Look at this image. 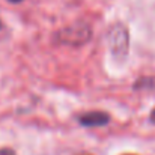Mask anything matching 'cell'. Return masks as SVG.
<instances>
[{"label":"cell","mask_w":155,"mask_h":155,"mask_svg":"<svg viewBox=\"0 0 155 155\" xmlns=\"http://www.w3.org/2000/svg\"><path fill=\"white\" fill-rule=\"evenodd\" d=\"M149 120H151L152 124H155V107L152 108V111H151V114H149Z\"/></svg>","instance_id":"3"},{"label":"cell","mask_w":155,"mask_h":155,"mask_svg":"<svg viewBox=\"0 0 155 155\" xmlns=\"http://www.w3.org/2000/svg\"><path fill=\"white\" fill-rule=\"evenodd\" d=\"M8 2H11V3H21L23 0H8Z\"/></svg>","instance_id":"4"},{"label":"cell","mask_w":155,"mask_h":155,"mask_svg":"<svg viewBox=\"0 0 155 155\" xmlns=\"http://www.w3.org/2000/svg\"><path fill=\"white\" fill-rule=\"evenodd\" d=\"M75 119L81 127L94 128V127L107 125L110 122V114H107L105 111H101V110H91V111H84L81 114H77Z\"/></svg>","instance_id":"1"},{"label":"cell","mask_w":155,"mask_h":155,"mask_svg":"<svg viewBox=\"0 0 155 155\" xmlns=\"http://www.w3.org/2000/svg\"><path fill=\"white\" fill-rule=\"evenodd\" d=\"M0 155H15V152L9 148H2L0 149Z\"/></svg>","instance_id":"2"}]
</instances>
